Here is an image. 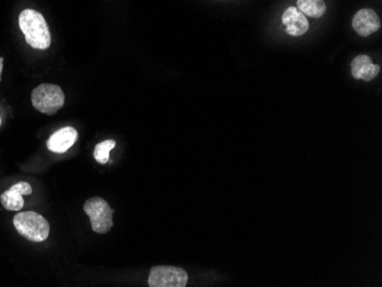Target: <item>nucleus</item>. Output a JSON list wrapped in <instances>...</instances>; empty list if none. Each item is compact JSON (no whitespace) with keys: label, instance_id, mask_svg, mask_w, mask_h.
I'll use <instances>...</instances> for the list:
<instances>
[{"label":"nucleus","instance_id":"nucleus-1","mask_svg":"<svg viewBox=\"0 0 382 287\" xmlns=\"http://www.w3.org/2000/svg\"><path fill=\"white\" fill-rule=\"evenodd\" d=\"M19 29L26 37L28 45L35 49H47L52 42L49 24L37 10H22L19 17Z\"/></svg>","mask_w":382,"mask_h":287},{"label":"nucleus","instance_id":"nucleus-2","mask_svg":"<svg viewBox=\"0 0 382 287\" xmlns=\"http://www.w3.org/2000/svg\"><path fill=\"white\" fill-rule=\"evenodd\" d=\"M13 223L17 233L30 242L40 243L49 238V221L37 212H19L14 216Z\"/></svg>","mask_w":382,"mask_h":287},{"label":"nucleus","instance_id":"nucleus-3","mask_svg":"<svg viewBox=\"0 0 382 287\" xmlns=\"http://www.w3.org/2000/svg\"><path fill=\"white\" fill-rule=\"evenodd\" d=\"M31 102L37 111L52 116L65 106V95L58 85L42 84L33 90Z\"/></svg>","mask_w":382,"mask_h":287},{"label":"nucleus","instance_id":"nucleus-4","mask_svg":"<svg viewBox=\"0 0 382 287\" xmlns=\"http://www.w3.org/2000/svg\"><path fill=\"white\" fill-rule=\"evenodd\" d=\"M84 212L91 220L92 230L97 233H107L114 226L115 211L101 197L90 198L84 204Z\"/></svg>","mask_w":382,"mask_h":287},{"label":"nucleus","instance_id":"nucleus-5","mask_svg":"<svg viewBox=\"0 0 382 287\" xmlns=\"http://www.w3.org/2000/svg\"><path fill=\"white\" fill-rule=\"evenodd\" d=\"M188 284V274L178 267L156 265L150 270V287H185Z\"/></svg>","mask_w":382,"mask_h":287},{"label":"nucleus","instance_id":"nucleus-6","mask_svg":"<svg viewBox=\"0 0 382 287\" xmlns=\"http://www.w3.org/2000/svg\"><path fill=\"white\" fill-rule=\"evenodd\" d=\"M33 194V188L28 182H17L0 196V203L7 211L22 210L24 206L23 196Z\"/></svg>","mask_w":382,"mask_h":287},{"label":"nucleus","instance_id":"nucleus-7","mask_svg":"<svg viewBox=\"0 0 382 287\" xmlns=\"http://www.w3.org/2000/svg\"><path fill=\"white\" fill-rule=\"evenodd\" d=\"M381 26L378 14L369 8L358 10L353 19V28L360 36L369 37L376 33Z\"/></svg>","mask_w":382,"mask_h":287},{"label":"nucleus","instance_id":"nucleus-8","mask_svg":"<svg viewBox=\"0 0 382 287\" xmlns=\"http://www.w3.org/2000/svg\"><path fill=\"white\" fill-rule=\"evenodd\" d=\"M282 23L285 26L286 33L290 36H302L309 30V21L297 7H288L284 10Z\"/></svg>","mask_w":382,"mask_h":287},{"label":"nucleus","instance_id":"nucleus-9","mask_svg":"<svg viewBox=\"0 0 382 287\" xmlns=\"http://www.w3.org/2000/svg\"><path fill=\"white\" fill-rule=\"evenodd\" d=\"M77 131L72 126H67L49 136L47 148L54 154H65L77 142Z\"/></svg>","mask_w":382,"mask_h":287},{"label":"nucleus","instance_id":"nucleus-10","mask_svg":"<svg viewBox=\"0 0 382 287\" xmlns=\"http://www.w3.org/2000/svg\"><path fill=\"white\" fill-rule=\"evenodd\" d=\"M380 67L374 65L367 55H360L351 62V74L355 79L371 81L379 74Z\"/></svg>","mask_w":382,"mask_h":287},{"label":"nucleus","instance_id":"nucleus-11","mask_svg":"<svg viewBox=\"0 0 382 287\" xmlns=\"http://www.w3.org/2000/svg\"><path fill=\"white\" fill-rule=\"evenodd\" d=\"M298 10L304 15L319 19L326 12V3L324 0H298Z\"/></svg>","mask_w":382,"mask_h":287},{"label":"nucleus","instance_id":"nucleus-12","mask_svg":"<svg viewBox=\"0 0 382 287\" xmlns=\"http://www.w3.org/2000/svg\"><path fill=\"white\" fill-rule=\"evenodd\" d=\"M116 147L114 140H106L103 142L97 143L94 149V158L99 164H107L109 162L110 151Z\"/></svg>","mask_w":382,"mask_h":287},{"label":"nucleus","instance_id":"nucleus-13","mask_svg":"<svg viewBox=\"0 0 382 287\" xmlns=\"http://www.w3.org/2000/svg\"><path fill=\"white\" fill-rule=\"evenodd\" d=\"M3 58H0V81H1V72H3Z\"/></svg>","mask_w":382,"mask_h":287},{"label":"nucleus","instance_id":"nucleus-14","mask_svg":"<svg viewBox=\"0 0 382 287\" xmlns=\"http://www.w3.org/2000/svg\"><path fill=\"white\" fill-rule=\"evenodd\" d=\"M0 124H1V120H0Z\"/></svg>","mask_w":382,"mask_h":287}]
</instances>
